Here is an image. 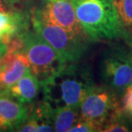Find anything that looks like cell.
<instances>
[{
	"label": "cell",
	"instance_id": "cell-13",
	"mask_svg": "<svg viewBox=\"0 0 132 132\" xmlns=\"http://www.w3.org/2000/svg\"><path fill=\"white\" fill-rule=\"evenodd\" d=\"M80 119L79 107L57 106L52 109V121L54 131L67 132Z\"/></svg>",
	"mask_w": 132,
	"mask_h": 132
},
{
	"label": "cell",
	"instance_id": "cell-10",
	"mask_svg": "<svg viewBox=\"0 0 132 132\" xmlns=\"http://www.w3.org/2000/svg\"><path fill=\"white\" fill-rule=\"evenodd\" d=\"M52 106L42 100L34 105L30 104V111L25 122L15 131L19 132H52L54 131L52 121Z\"/></svg>",
	"mask_w": 132,
	"mask_h": 132
},
{
	"label": "cell",
	"instance_id": "cell-3",
	"mask_svg": "<svg viewBox=\"0 0 132 132\" xmlns=\"http://www.w3.org/2000/svg\"><path fill=\"white\" fill-rule=\"evenodd\" d=\"M30 70L42 84L51 79L68 64L51 45L35 31L24 32V49Z\"/></svg>",
	"mask_w": 132,
	"mask_h": 132
},
{
	"label": "cell",
	"instance_id": "cell-20",
	"mask_svg": "<svg viewBox=\"0 0 132 132\" xmlns=\"http://www.w3.org/2000/svg\"><path fill=\"white\" fill-rule=\"evenodd\" d=\"M18 1L21 2V3H22H22H23V1H24V0H18Z\"/></svg>",
	"mask_w": 132,
	"mask_h": 132
},
{
	"label": "cell",
	"instance_id": "cell-7",
	"mask_svg": "<svg viewBox=\"0 0 132 132\" xmlns=\"http://www.w3.org/2000/svg\"><path fill=\"white\" fill-rule=\"evenodd\" d=\"M32 18L56 25L77 36L89 39L76 18L71 0H46L35 9Z\"/></svg>",
	"mask_w": 132,
	"mask_h": 132
},
{
	"label": "cell",
	"instance_id": "cell-18",
	"mask_svg": "<svg viewBox=\"0 0 132 132\" xmlns=\"http://www.w3.org/2000/svg\"><path fill=\"white\" fill-rule=\"evenodd\" d=\"M22 3L18 0H0V10L9 11V10H22V8L18 7V5Z\"/></svg>",
	"mask_w": 132,
	"mask_h": 132
},
{
	"label": "cell",
	"instance_id": "cell-14",
	"mask_svg": "<svg viewBox=\"0 0 132 132\" xmlns=\"http://www.w3.org/2000/svg\"><path fill=\"white\" fill-rule=\"evenodd\" d=\"M122 28V37L126 45L132 46V0H113Z\"/></svg>",
	"mask_w": 132,
	"mask_h": 132
},
{
	"label": "cell",
	"instance_id": "cell-21",
	"mask_svg": "<svg viewBox=\"0 0 132 132\" xmlns=\"http://www.w3.org/2000/svg\"></svg>",
	"mask_w": 132,
	"mask_h": 132
},
{
	"label": "cell",
	"instance_id": "cell-19",
	"mask_svg": "<svg viewBox=\"0 0 132 132\" xmlns=\"http://www.w3.org/2000/svg\"><path fill=\"white\" fill-rule=\"evenodd\" d=\"M7 49H6V46L4 44H3L1 41H0V59H2V57L6 53Z\"/></svg>",
	"mask_w": 132,
	"mask_h": 132
},
{
	"label": "cell",
	"instance_id": "cell-17",
	"mask_svg": "<svg viewBox=\"0 0 132 132\" xmlns=\"http://www.w3.org/2000/svg\"><path fill=\"white\" fill-rule=\"evenodd\" d=\"M121 107L123 112L132 118V88L125 92L121 98Z\"/></svg>",
	"mask_w": 132,
	"mask_h": 132
},
{
	"label": "cell",
	"instance_id": "cell-12",
	"mask_svg": "<svg viewBox=\"0 0 132 132\" xmlns=\"http://www.w3.org/2000/svg\"><path fill=\"white\" fill-rule=\"evenodd\" d=\"M31 18L24 10H0V39L6 35L23 33L29 29Z\"/></svg>",
	"mask_w": 132,
	"mask_h": 132
},
{
	"label": "cell",
	"instance_id": "cell-6",
	"mask_svg": "<svg viewBox=\"0 0 132 132\" xmlns=\"http://www.w3.org/2000/svg\"><path fill=\"white\" fill-rule=\"evenodd\" d=\"M120 107L121 99L114 92L103 84H94L79 106L80 118L96 121L103 126L109 116Z\"/></svg>",
	"mask_w": 132,
	"mask_h": 132
},
{
	"label": "cell",
	"instance_id": "cell-15",
	"mask_svg": "<svg viewBox=\"0 0 132 132\" xmlns=\"http://www.w3.org/2000/svg\"><path fill=\"white\" fill-rule=\"evenodd\" d=\"M101 131L128 132L132 131V118L123 111L122 107L115 111L105 121Z\"/></svg>",
	"mask_w": 132,
	"mask_h": 132
},
{
	"label": "cell",
	"instance_id": "cell-2",
	"mask_svg": "<svg viewBox=\"0 0 132 132\" xmlns=\"http://www.w3.org/2000/svg\"><path fill=\"white\" fill-rule=\"evenodd\" d=\"M78 22L92 41L122 37V28L113 0H71Z\"/></svg>",
	"mask_w": 132,
	"mask_h": 132
},
{
	"label": "cell",
	"instance_id": "cell-1",
	"mask_svg": "<svg viewBox=\"0 0 132 132\" xmlns=\"http://www.w3.org/2000/svg\"><path fill=\"white\" fill-rule=\"evenodd\" d=\"M90 68L79 62L69 63L59 73L40 84L43 100L52 106L79 107L94 85Z\"/></svg>",
	"mask_w": 132,
	"mask_h": 132
},
{
	"label": "cell",
	"instance_id": "cell-4",
	"mask_svg": "<svg viewBox=\"0 0 132 132\" xmlns=\"http://www.w3.org/2000/svg\"><path fill=\"white\" fill-rule=\"evenodd\" d=\"M102 84L121 99L132 76V46L115 45L105 52L100 64Z\"/></svg>",
	"mask_w": 132,
	"mask_h": 132
},
{
	"label": "cell",
	"instance_id": "cell-16",
	"mask_svg": "<svg viewBox=\"0 0 132 132\" xmlns=\"http://www.w3.org/2000/svg\"><path fill=\"white\" fill-rule=\"evenodd\" d=\"M102 125L99 122L88 119H79L69 132H94L101 131Z\"/></svg>",
	"mask_w": 132,
	"mask_h": 132
},
{
	"label": "cell",
	"instance_id": "cell-5",
	"mask_svg": "<svg viewBox=\"0 0 132 132\" xmlns=\"http://www.w3.org/2000/svg\"><path fill=\"white\" fill-rule=\"evenodd\" d=\"M34 30L49 43L66 63L80 62L88 52L89 39L77 36L71 32L34 18H31Z\"/></svg>",
	"mask_w": 132,
	"mask_h": 132
},
{
	"label": "cell",
	"instance_id": "cell-8",
	"mask_svg": "<svg viewBox=\"0 0 132 132\" xmlns=\"http://www.w3.org/2000/svg\"><path fill=\"white\" fill-rule=\"evenodd\" d=\"M29 70V63L23 52H6L0 59V94H4Z\"/></svg>",
	"mask_w": 132,
	"mask_h": 132
},
{
	"label": "cell",
	"instance_id": "cell-9",
	"mask_svg": "<svg viewBox=\"0 0 132 132\" xmlns=\"http://www.w3.org/2000/svg\"><path fill=\"white\" fill-rule=\"evenodd\" d=\"M30 104H22L6 94H0V131H15L27 119Z\"/></svg>",
	"mask_w": 132,
	"mask_h": 132
},
{
	"label": "cell",
	"instance_id": "cell-11",
	"mask_svg": "<svg viewBox=\"0 0 132 132\" xmlns=\"http://www.w3.org/2000/svg\"><path fill=\"white\" fill-rule=\"evenodd\" d=\"M39 92L40 83L36 76L29 70L4 94L22 104L29 105L35 101Z\"/></svg>",
	"mask_w": 132,
	"mask_h": 132
}]
</instances>
